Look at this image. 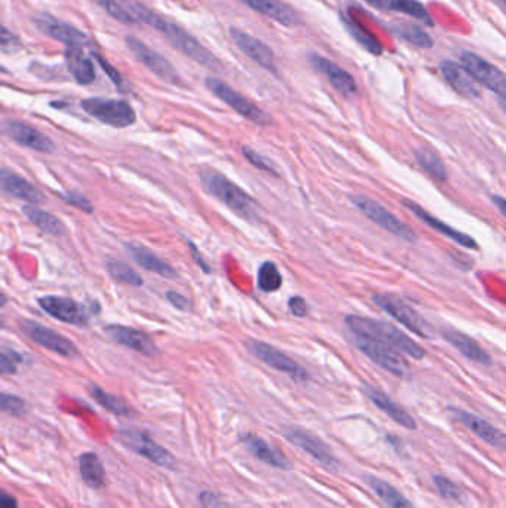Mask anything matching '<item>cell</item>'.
<instances>
[{
	"mask_svg": "<svg viewBox=\"0 0 506 508\" xmlns=\"http://www.w3.org/2000/svg\"><path fill=\"white\" fill-rule=\"evenodd\" d=\"M131 11L134 12L137 20H141L143 23H146L153 29H156L158 31H160L171 42L174 48H177L180 52H183L185 56H187L193 61L200 63L205 67H210L212 70H219L222 67V63L217 60L214 54L210 52L200 41L195 39L193 36L187 33L185 29L167 20V18L155 14L153 11L148 9L146 6H143L140 4H133Z\"/></svg>",
	"mask_w": 506,
	"mask_h": 508,
	"instance_id": "1",
	"label": "cell"
},
{
	"mask_svg": "<svg viewBox=\"0 0 506 508\" xmlns=\"http://www.w3.org/2000/svg\"><path fill=\"white\" fill-rule=\"evenodd\" d=\"M345 321L348 329L353 335H359L377 342H382L388 345L389 348L395 351H401L414 360H422L426 355L425 350L418 342L408 337L404 332L396 329L395 325L389 322L367 318V317H358V315H349L346 317Z\"/></svg>",
	"mask_w": 506,
	"mask_h": 508,
	"instance_id": "2",
	"label": "cell"
},
{
	"mask_svg": "<svg viewBox=\"0 0 506 508\" xmlns=\"http://www.w3.org/2000/svg\"><path fill=\"white\" fill-rule=\"evenodd\" d=\"M201 181L208 193L227 205L241 219L249 223L260 222L259 204L227 177L219 171L205 170L201 173Z\"/></svg>",
	"mask_w": 506,
	"mask_h": 508,
	"instance_id": "3",
	"label": "cell"
},
{
	"mask_svg": "<svg viewBox=\"0 0 506 508\" xmlns=\"http://www.w3.org/2000/svg\"><path fill=\"white\" fill-rule=\"evenodd\" d=\"M351 201L361 213L367 215L371 222L383 228L389 233L395 235V237H398L407 243H414L418 240V235H415L404 222H401L398 217L392 214L389 210H386L382 204L374 201V199L364 195H359V196H351Z\"/></svg>",
	"mask_w": 506,
	"mask_h": 508,
	"instance_id": "4",
	"label": "cell"
},
{
	"mask_svg": "<svg viewBox=\"0 0 506 508\" xmlns=\"http://www.w3.org/2000/svg\"><path fill=\"white\" fill-rule=\"evenodd\" d=\"M81 106L88 115L115 128H126L135 122L134 108L123 100L86 98Z\"/></svg>",
	"mask_w": 506,
	"mask_h": 508,
	"instance_id": "5",
	"label": "cell"
},
{
	"mask_svg": "<svg viewBox=\"0 0 506 508\" xmlns=\"http://www.w3.org/2000/svg\"><path fill=\"white\" fill-rule=\"evenodd\" d=\"M373 302L392 318L406 325L413 333L425 339H432L433 330L430 325L419 315L418 311L413 310L410 305L403 302L400 298L392 295H374Z\"/></svg>",
	"mask_w": 506,
	"mask_h": 508,
	"instance_id": "6",
	"label": "cell"
},
{
	"mask_svg": "<svg viewBox=\"0 0 506 508\" xmlns=\"http://www.w3.org/2000/svg\"><path fill=\"white\" fill-rule=\"evenodd\" d=\"M351 340L361 352H364L377 366H381L382 369L398 377H406L408 375L406 360L395 350L389 348L388 345L353 333H351Z\"/></svg>",
	"mask_w": 506,
	"mask_h": 508,
	"instance_id": "7",
	"label": "cell"
},
{
	"mask_svg": "<svg viewBox=\"0 0 506 508\" xmlns=\"http://www.w3.org/2000/svg\"><path fill=\"white\" fill-rule=\"evenodd\" d=\"M207 88L211 91L214 96L223 100L227 106H230L233 111H237L241 116L247 118L252 123L256 125H269L270 123V116L264 113L260 107H257L254 103L249 101L247 97L241 96L237 93L233 88H230L227 83L217 78H207L205 79Z\"/></svg>",
	"mask_w": 506,
	"mask_h": 508,
	"instance_id": "8",
	"label": "cell"
},
{
	"mask_svg": "<svg viewBox=\"0 0 506 508\" xmlns=\"http://www.w3.org/2000/svg\"><path fill=\"white\" fill-rule=\"evenodd\" d=\"M460 61L463 68L468 71L469 75L473 76V79L487 89L493 91L495 94L500 97V100H505L506 96V79L503 71L497 68L496 66L490 64L489 61H485L480 56L474 52H462Z\"/></svg>",
	"mask_w": 506,
	"mask_h": 508,
	"instance_id": "9",
	"label": "cell"
},
{
	"mask_svg": "<svg viewBox=\"0 0 506 508\" xmlns=\"http://www.w3.org/2000/svg\"><path fill=\"white\" fill-rule=\"evenodd\" d=\"M126 45H128V49L131 51L133 56L143 66H146L159 79L177 86L183 85V81L177 73L174 66L165 57H162L160 54L150 49L146 44L134 38V36H128V38H126Z\"/></svg>",
	"mask_w": 506,
	"mask_h": 508,
	"instance_id": "10",
	"label": "cell"
},
{
	"mask_svg": "<svg viewBox=\"0 0 506 508\" xmlns=\"http://www.w3.org/2000/svg\"><path fill=\"white\" fill-rule=\"evenodd\" d=\"M119 440L133 452L138 453V455L144 457L159 467L172 468L175 465V458L171 453L167 449L159 446L156 442H153L146 432L135 430H122L119 432Z\"/></svg>",
	"mask_w": 506,
	"mask_h": 508,
	"instance_id": "11",
	"label": "cell"
},
{
	"mask_svg": "<svg viewBox=\"0 0 506 508\" xmlns=\"http://www.w3.org/2000/svg\"><path fill=\"white\" fill-rule=\"evenodd\" d=\"M20 329L34 343L41 345V347H43L52 352H57L63 357L78 355V348L73 342L68 340L66 336L57 333L56 330L45 327V325H42L39 322L31 321V320H23L20 322Z\"/></svg>",
	"mask_w": 506,
	"mask_h": 508,
	"instance_id": "12",
	"label": "cell"
},
{
	"mask_svg": "<svg viewBox=\"0 0 506 508\" xmlns=\"http://www.w3.org/2000/svg\"><path fill=\"white\" fill-rule=\"evenodd\" d=\"M247 348L252 355L262 360L269 367L284 372L299 380H304L307 377L304 369H301L293 358H290L282 351L277 350L275 347H272V345L252 339L247 342Z\"/></svg>",
	"mask_w": 506,
	"mask_h": 508,
	"instance_id": "13",
	"label": "cell"
},
{
	"mask_svg": "<svg viewBox=\"0 0 506 508\" xmlns=\"http://www.w3.org/2000/svg\"><path fill=\"white\" fill-rule=\"evenodd\" d=\"M33 23L42 33L49 36V38L56 39L61 44H66L67 46L82 48L89 41L86 33H83L82 30L70 26L64 21H60L58 18L52 16L49 14H45V12L36 14L33 16Z\"/></svg>",
	"mask_w": 506,
	"mask_h": 508,
	"instance_id": "14",
	"label": "cell"
},
{
	"mask_svg": "<svg viewBox=\"0 0 506 508\" xmlns=\"http://www.w3.org/2000/svg\"><path fill=\"white\" fill-rule=\"evenodd\" d=\"M285 439L291 444L303 449L306 453H309L321 465L330 469H339V461L333 457L330 449L325 446L318 437H314L309 432H304L299 428H286L284 430Z\"/></svg>",
	"mask_w": 506,
	"mask_h": 508,
	"instance_id": "15",
	"label": "cell"
},
{
	"mask_svg": "<svg viewBox=\"0 0 506 508\" xmlns=\"http://www.w3.org/2000/svg\"><path fill=\"white\" fill-rule=\"evenodd\" d=\"M39 305L45 313H48L51 317L58 321L79 325V327L88 324V315L83 310V306L68 298L45 296L39 299Z\"/></svg>",
	"mask_w": 506,
	"mask_h": 508,
	"instance_id": "16",
	"label": "cell"
},
{
	"mask_svg": "<svg viewBox=\"0 0 506 508\" xmlns=\"http://www.w3.org/2000/svg\"><path fill=\"white\" fill-rule=\"evenodd\" d=\"M230 36L233 42L239 46V49L247 54V56L256 61L259 66L269 71H277V63H275V54L270 49L264 42L260 39L254 38L237 27L230 29Z\"/></svg>",
	"mask_w": 506,
	"mask_h": 508,
	"instance_id": "17",
	"label": "cell"
},
{
	"mask_svg": "<svg viewBox=\"0 0 506 508\" xmlns=\"http://www.w3.org/2000/svg\"><path fill=\"white\" fill-rule=\"evenodd\" d=\"M309 61L343 96L352 97L358 93V85L355 79L345 68L339 67L336 63L319 56V54H309Z\"/></svg>",
	"mask_w": 506,
	"mask_h": 508,
	"instance_id": "18",
	"label": "cell"
},
{
	"mask_svg": "<svg viewBox=\"0 0 506 508\" xmlns=\"http://www.w3.org/2000/svg\"><path fill=\"white\" fill-rule=\"evenodd\" d=\"M451 415H453V418L458 420L460 424H463L468 430H471L475 435H478V437L481 440H484L485 443H489L500 450H503L506 447V437H505V434L493 427L492 424L487 422L485 420L480 418V416L474 415V413H469L466 410H462V409H458V407H451L450 409Z\"/></svg>",
	"mask_w": 506,
	"mask_h": 508,
	"instance_id": "19",
	"label": "cell"
},
{
	"mask_svg": "<svg viewBox=\"0 0 506 508\" xmlns=\"http://www.w3.org/2000/svg\"><path fill=\"white\" fill-rule=\"evenodd\" d=\"M403 204L408 211H411L413 214L418 215L423 223H426L433 230L440 232L441 235H444V237L453 240L456 244H459V245H462L465 248H477V243H475V240L473 237H469V235L445 225L444 222L437 219V217H433L426 210H423V207H420L419 204H415L414 201H410V199H403Z\"/></svg>",
	"mask_w": 506,
	"mask_h": 508,
	"instance_id": "20",
	"label": "cell"
},
{
	"mask_svg": "<svg viewBox=\"0 0 506 508\" xmlns=\"http://www.w3.org/2000/svg\"><path fill=\"white\" fill-rule=\"evenodd\" d=\"M105 333L116 343L123 345V347L130 348L135 352H140L143 355L153 357L158 352L156 345L150 339V336L140 330L123 327V325H108V327H105Z\"/></svg>",
	"mask_w": 506,
	"mask_h": 508,
	"instance_id": "21",
	"label": "cell"
},
{
	"mask_svg": "<svg viewBox=\"0 0 506 508\" xmlns=\"http://www.w3.org/2000/svg\"><path fill=\"white\" fill-rule=\"evenodd\" d=\"M6 133L14 138L16 143L23 144L33 151H38L42 153H51L53 152V143L51 138H48L45 134L38 131L29 123L20 122V121H9L5 125Z\"/></svg>",
	"mask_w": 506,
	"mask_h": 508,
	"instance_id": "22",
	"label": "cell"
},
{
	"mask_svg": "<svg viewBox=\"0 0 506 508\" xmlns=\"http://www.w3.org/2000/svg\"><path fill=\"white\" fill-rule=\"evenodd\" d=\"M0 190L30 204L43 201L42 193L29 180L6 168H0Z\"/></svg>",
	"mask_w": 506,
	"mask_h": 508,
	"instance_id": "23",
	"label": "cell"
},
{
	"mask_svg": "<svg viewBox=\"0 0 506 508\" xmlns=\"http://www.w3.org/2000/svg\"><path fill=\"white\" fill-rule=\"evenodd\" d=\"M125 250H126V253L130 254V258L137 265H140L141 268H144L146 270L153 272V274H158V275L164 277V278H170V280L177 277L175 269L170 263H167L165 260H162L160 258H158L156 254L153 251H150L149 248L130 243V244L125 245Z\"/></svg>",
	"mask_w": 506,
	"mask_h": 508,
	"instance_id": "24",
	"label": "cell"
},
{
	"mask_svg": "<svg viewBox=\"0 0 506 508\" xmlns=\"http://www.w3.org/2000/svg\"><path fill=\"white\" fill-rule=\"evenodd\" d=\"M364 394L370 398L374 406H377L382 412H385L391 420H393L396 424L403 425L407 430H415V421L413 420V416L406 412L401 406L396 405L389 395H386L383 391L377 390L374 387H368L366 385L363 388Z\"/></svg>",
	"mask_w": 506,
	"mask_h": 508,
	"instance_id": "25",
	"label": "cell"
},
{
	"mask_svg": "<svg viewBox=\"0 0 506 508\" xmlns=\"http://www.w3.org/2000/svg\"><path fill=\"white\" fill-rule=\"evenodd\" d=\"M241 2L256 12L272 18V20L282 26L294 27L300 23L299 15L290 6L281 2V0H241Z\"/></svg>",
	"mask_w": 506,
	"mask_h": 508,
	"instance_id": "26",
	"label": "cell"
},
{
	"mask_svg": "<svg viewBox=\"0 0 506 508\" xmlns=\"http://www.w3.org/2000/svg\"><path fill=\"white\" fill-rule=\"evenodd\" d=\"M440 68H441V73L445 78V81L451 85V88L456 89L459 94H462L465 97H473V98L480 96V89H478L477 82L463 68V66H460L455 61L445 60L441 63Z\"/></svg>",
	"mask_w": 506,
	"mask_h": 508,
	"instance_id": "27",
	"label": "cell"
},
{
	"mask_svg": "<svg viewBox=\"0 0 506 508\" xmlns=\"http://www.w3.org/2000/svg\"><path fill=\"white\" fill-rule=\"evenodd\" d=\"M242 444L260 461L264 464L272 465L279 469H290L291 464L288 462V459L282 455L281 452L274 449L272 446H269L263 439H260L259 435L254 434H244L241 437Z\"/></svg>",
	"mask_w": 506,
	"mask_h": 508,
	"instance_id": "28",
	"label": "cell"
},
{
	"mask_svg": "<svg viewBox=\"0 0 506 508\" xmlns=\"http://www.w3.org/2000/svg\"><path fill=\"white\" fill-rule=\"evenodd\" d=\"M443 337L450 345H453V347L466 358L473 360L475 362H480V365H485V366L490 365V361H492L490 355L480 347L477 340L469 337L468 335L448 327V329L443 330Z\"/></svg>",
	"mask_w": 506,
	"mask_h": 508,
	"instance_id": "29",
	"label": "cell"
},
{
	"mask_svg": "<svg viewBox=\"0 0 506 508\" xmlns=\"http://www.w3.org/2000/svg\"><path fill=\"white\" fill-rule=\"evenodd\" d=\"M67 68L79 85H91L95 81V68L82 48L67 46L66 48Z\"/></svg>",
	"mask_w": 506,
	"mask_h": 508,
	"instance_id": "30",
	"label": "cell"
},
{
	"mask_svg": "<svg viewBox=\"0 0 506 508\" xmlns=\"http://www.w3.org/2000/svg\"><path fill=\"white\" fill-rule=\"evenodd\" d=\"M371 6L378 8V9H389V11H396L403 12L406 15H410L415 20H419L428 26H432V16L426 11V8L418 2V0H366Z\"/></svg>",
	"mask_w": 506,
	"mask_h": 508,
	"instance_id": "31",
	"label": "cell"
},
{
	"mask_svg": "<svg viewBox=\"0 0 506 508\" xmlns=\"http://www.w3.org/2000/svg\"><path fill=\"white\" fill-rule=\"evenodd\" d=\"M79 469L83 482L89 487H103L105 483V469L95 453H83L79 459Z\"/></svg>",
	"mask_w": 506,
	"mask_h": 508,
	"instance_id": "32",
	"label": "cell"
},
{
	"mask_svg": "<svg viewBox=\"0 0 506 508\" xmlns=\"http://www.w3.org/2000/svg\"><path fill=\"white\" fill-rule=\"evenodd\" d=\"M23 211L29 217L30 222L38 226L41 230H43L45 233L53 235V237H60V235L64 233V225L53 214L31 205L24 207Z\"/></svg>",
	"mask_w": 506,
	"mask_h": 508,
	"instance_id": "33",
	"label": "cell"
},
{
	"mask_svg": "<svg viewBox=\"0 0 506 508\" xmlns=\"http://www.w3.org/2000/svg\"><path fill=\"white\" fill-rule=\"evenodd\" d=\"M368 483L373 491L391 508H414L413 504L388 482L377 477H368Z\"/></svg>",
	"mask_w": 506,
	"mask_h": 508,
	"instance_id": "34",
	"label": "cell"
},
{
	"mask_svg": "<svg viewBox=\"0 0 506 508\" xmlns=\"http://www.w3.org/2000/svg\"><path fill=\"white\" fill-rule=\"evenodd\" d=\"M391 30L396 36H400L401 39H404L406 42H408V44H411L414 46L430 48L432 44H433L432 38L423 29H420L419 26H415V24H411V23L395 21L391 26Z\"/></svg>",
	"mask_w": 506,
	"mask_h": 508,
	"instance_id": "35",
	"label": "cell"
},
{
	"mask_svg": "<svg viewBox=\"0 0 506 508\" xmlns=\"http://www.w3.org/2000/svg\"><path fill=\"white\" fill-rule=\"evenodd\" d=\"M415 159H418L419 166L435 180L438 181L447 180V170L443 164V161L435 152H432L428 148H420L418 152H415Z\"/></svg>",
	"mask_w": 506,
	"mask_h": 508,
	"instance_id": "36",
	"label": "cell"
},
{
	"mask_svg": "<svg viewBox=\"0 0 506 508\" xmlns=\"http://www.w3.org/2000/svg\"><path fill=\"white\" fill-rule=\"evenodd\" d=\"M340 18H341L343 24H345L346 30L353 36L355 41L358 44L363 45L368 52L374 54V56H381V54L383 52V48H382L381 42H378L377 39H374L367 30H364L363 27H359L353 20H349V18L343 16V15Z\"/></svg>",
	"mask_w": 506,
	"mask_h": 508,
	"instance_id": "37",
	"label": "cell"
},
{
	"mask_svg": "<svg viewBox=\"0 0 506 508\" xmlns=\"http://www.w3.org/2000/svg\"><path fill=\"white\" fill-rule=\"evenodd\" d=\"M105 268H107L108 274L123 284L134 285V287H138L143 284V278L138 275V272L135 269H133L130 265H126L120 260L108 259L105 262Z\"/></svg>",
	"mask_w": 506,
	"mask_h": 508,
	"instance_id": "38",
	"label": "cell"
},
{
	"mask_svg": "<svg viewBox=\"0 0 506 508\" xmlns=\"http://www.w3.org/2000/svg\"><path fill=\"white\" fill-rule=\"evenodd\" d=\"M91 394L93 397L95 398V402L103 406L105 410L108 412H112L115 415H119V416H128L133 409L126 405L122 398L116 397V395H112V394H108L105 392L104 390H101L100 387H93L91 388Z\"/></svg>",
	"mask_w": 506,
	"mask_h": 508,
	"instance_id": "39",
	"label": "cell"
},
{
	"mask_svg": "<svg viewBox=\"0 0 506 508\" xmlns=\"http://www.w3.org/2000/svg\"><path fill=\"white\" fill-rule=\"evenodd\" d=\"M257 284L264 293H274L277 290H279V287L282 285V277L275 263L264 262L259 268Z\"/></svg>",
	"mask_w": 506,
	"mask_h": 508,
	"instance_id": "40",
	"label": "cell"
},
{
	"mask_svg": "<svg viewBox=\"0 0 506 508\" xmlns=\"http://www.w3.org/2000/svg\"><path fill=\"white\" fill-rule=\"evenodd\" d=\"M433 483H435L438 492L441 494L443 498L455 502L466 501V494L462 491V487L458 486L455 482H451L450 479L444 476H435L433 477Z\"/></svg>",
	"mask_w": 506,
	"mask_h": 508,
	"instance_id": "41",
	"label": "cell"
},
{
	"mask_svg": "<svg viewBox=\"0 0 506 508\" xmlns=\"http://www.w3.org/2000/svg\"><path fill=\"white\" fill-rule=\"evenodd\" d=\"M94 4H97L100 8H103L108 15L115 20H118L119 23L123 24H134L137 21V18L134 15H131L128 11H125L116 0H93Z\"/></svg>",
	"mask_w": 506,
	"mask_h": 508,
	"instance_id": "42",
	"label": "cell"
},
{
	"mask_svg": "<svg viewBox=\"0 0 506 508\" xmlns=\"http://www.w3.org/2000/svg\"><path fill=\"white\" fill-rule=\"evenodd\" d=\"M93 56L97 59L98 64H100V66H101V68L104 70V73H105L108 78L112 79V82L116 85V88L120 91V93H128V91H130V86H128V83H126L125 78L120 75V71H119V70H116V68H115L110 63H108L107 60H104V59L100 56V54L93 52Z\"/></svg>",
	"mask_w": 506,
	"mask_h": 508,
	"instance_id": "43",
	"label": "cell"
},
{
	"mask_svg": "<svg viewBox=\"0 0 506 508\" xmlns=\"http://www.w3.org/2000/svg\"><path fill=\"white\" fill-rule=\"evenodd\" d=\"M23 48L20 38L11 30H8L2 23H0V51L6 54H15Z\"/></svg>",
	"mask_w": 506,
	"mask_h": 508,
	"instance_id": "44",
	"label": "cell"
},
{
	"mask_svg": "<svg viewBox=\"0 0 506 508\" xmlns=\"http://www.w3.org/2000/svg\"><path fill=\"white\" fill-rule=\"evenodd\" d=\"M26 409V403L23 398L16 397L14 394L0 392V412H5L9 415H21Z\"/></svg>",
	"mask_w": 506,
	"mask_h": 508,
	"instance_id": "45",
	"label": "cell"
},
{
	"mask_svg": "<svg viewBox=\"0 0 506 508\" xmlns=\"http://www.w3.org/2000/svg\"><path fill=\"white\" fill-rule=\"evenodd\" d=\"M242 153H244L245 159L249 162V164H252L256 168L263 170V171H266V173H269V174L278 176V173H277V170H275V166H274L272 162H270L267 158L262 156L260 153L254 152V151L249 149V148H242Z\"/></svg>",
	"mask_w": 506,
	"mask_h": 508,
	"instance_id": "46",
	"label": "cell"
},
{
	"mask_svg": "<svg viewBox=\"0 0 506 508\" xmlns=\"http://www.w3.org/2000/svg\"><path fill=\"white\" fill-rule=\"evenodd\" d=\"M64 199H66V201H67L68 204L75 205V207H78V208H81V210H85V211H88V213L93 211L91 203H89L88 199H86L83 195H81V193L70 192V193L64 195Z\"/></svg>",
	"mask_w": 506,
	"mask_h": 508,
	"instance_id": "47",
	"label": "cell"
},
{
	"mask_svg": "<svg viewBox=\"0 0 506 508\" xmlns=\"http://www.w3.org/2000/svg\"><path fill=\"white\" fill-rule=\"evenodd\" d=\"M288 310L294 315V317H304L307 314V303L303 298L300 296H294L290 300H288Z\"/></svg>",
	"mask_w": 506,
	"mask_h": 508,
	"instance_id": "48",
	"label": "cell"
},
{
	"mask_svg": "<svg viewBox=\"0 0 506 508\" xmlns=\"http://www.w3.org/2000/svg\"><path fill=\"white\" fill-rule=\"evenodd\" d=\"M167 299L171 302L172 306H175L177 310H180V311H186V310H189V306H190L189 300L183 295H180L177 292H168L167 293Z\"/></svg>",
	"mask_w": 506,
	"mask_h": 508,
	"instance_id": "49",
	"label": "cell"
},
{
	"mask_svg": "<svg viewBox=\"0 0 506 508\" xmlns=\"http://www.w3.org/2000/svg\"><path fill=\"white\" fill-rule=\"evenodd\" d=\"M16 372V366L14 357H9L6 354L0 352V373L2 375H12Z\"/></svg>",
	"mask_w": 506,
	"mask_h": 508,
	"instance_id": "50",
	"label": "cell"
},
{
	"mask_svg": "<svg viewBox=\"0 0 506 508\" xmlns=\"http://www.w3.org/2000/svg\"><path fill=\"white\" fill-rule=\"evenodd\" d=\"M201 502L205 508H224L223 501L219 497H215L214 494H210V492L201 494Z\"/></svg>",
	"mask_w": 506,
	"mask_h": 508,
	"instance_id": "51",
	"label": "cell"
},
{
	"mask_svg": "<svg viewBox=\"0 0 506 508\" xmlns=\"http://www.w3.org/2000/svg\"><path fill=\"white\" fill-rule=\"evenodd\" d=\"M0 508H18V502L12 495L0 492Z\"/></svg>",
	"mask_w": 506,
	"mask_h": 508,
	"instance_id": "52",
	"label": "cell"
},
{
	"mask_svg": "<svg viewBox=\"0 0 506 508\" xmlns=\"http://www.w3.org/2000/svg\"><path fill=\"white\" fill-rule=\"evenodd\" d=\"M189 247H190V250H192V253H193V259H195V262L197 263V266H200L204 272H210V268H208V265H207V262L201 258V254H200V251H197L196 250V247L192 244V243H189Z\"/></svg>",
	"mask_w": 506,
	"mask_h": 508,
	"instance_id": "53",
	"label": "cell"
},
{
	"mask_svg": "<svg viewBox=\"0 0 506 508\" xmlns=\"http://www.w3.org/2000/svg\"><path fill=\"white\" fill-rule=\"evenodd\" d=\"M493 203L497 205V208H499V211L502 213V214H505V205H506V203H505V199L502 198V196H497V195H495L493 198Z\"/></svg>",
	"mask_w": 506,
	"mask_h": 508,
	"instance_id": "54",
	"label": "cell"
},
{
	"mask_svg": "<svg viewBox=\"0 0 506 508\" xmlns=\"http://www.w3.org/2000/svg\"><path fill=\"white\" fill-rule=\"evenodd\" d=\"M6 302H8V298H6L2 292H0V308L5 306V305H6Z\"/></svg>",
	"mask_w": 506,
	"mask_h": 508,
	"instance_id": "55",
	"label": "cell"
},
{
	"mask_svg": "<svg viewBox=\"0 0 506 508\" xmlns=\"http://www.w3.org/2000/svg\"><path fill=\"white\" fill-rule=\"evenodd\" d=\"M497 2H499L502 6H505V0H497Z\"/></svg>",
	"mask_w": 506,
	"mask_h": 508,
	"instance_id": "56",
	"label": "cell"
},
{
	"mask_svg": "<svg viewBox=\"0 0 506 508\" xmlns=\"http://www.w3.org/2000/svg\"><path fill=\"white\" fill-rule=\"evenodd\" d=\"M0 71H5V68L2 66H0Z\"/></svg>",
	"mask_w": 506,
	"mask_h": 508,
	"instance_id": "57",
	"label": "cell"
}]
</instances>
